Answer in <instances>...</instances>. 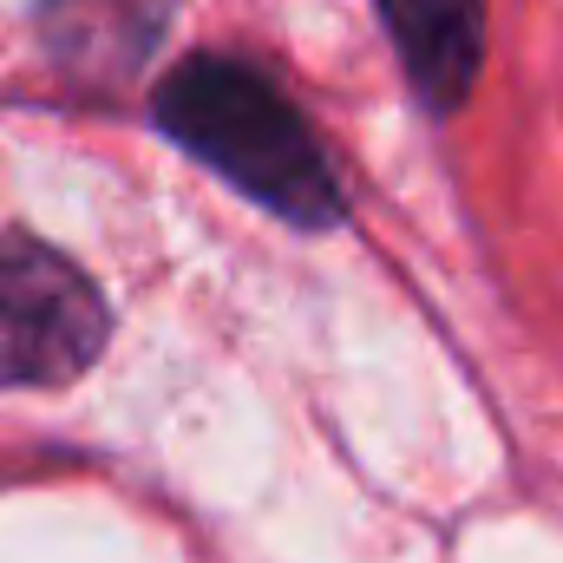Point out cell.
<instances>
[{
    "mask_svg": "<svg viewBox=\"0 0 563 563\" xmlns=\"http://www.w3.org/2000/svg\"><path fill=\"white\" fill-rule=\"evenodd\" d=\"M157 119L236 190H250L288 223L321 230L341 217V184L321 144L263 73L236 59H184L157 92Z\"/></svg>",
    "mask_w": 563,
    "mask_h": 563,
    "instance_id": "6da1fadb",
    "label": "cell"
},
{
    "mask_svg": "<svg viewBox=\"0 0 563 563\" xmlns=\"http://www.w3.org/2000/svg\"><path fill=\"white\" fill-rule=\"evenodd\" d=\"M112 334L106 295L46 243L0 236V387H59L99 361Z\"/></svg>",
    "mask_w": 563,
    "mask_h": 563,
    "instance_id": "7a4b0ae2",
    "label": "cell"
},
{
    "mask_svg": "<svg viewBox=\"0 0 563 563\" xmlns=\"http://www.w3.org/2000/svg\"><path fill=\"white\" fill-rule=\"evenodd\" d=\"M387 26L400 40L407 73L420 79L432 106H459L465 86L478 79V46H485V7L478 0H380Z\"/></svg>",
    "mask_w": 563,
    "mask_h": 563,
    "instance_id": "3957f363",
    "label": "cell"
},
{
    "mask_svg": "<svg viewBox=\"0 0 563 563\" xmlns=\"http://www.w3.org/2000/svg\"><path fill=\"white\" fill-rule=\"evenodd\" d=\"M170 0H46V40L73 73H132L164 33Z\"/></svg>",
    "mask_w": 563,
    "mask_h": 563,
    "instance_id": "277c9868",
    "label": "cell"
}]
</instances>
